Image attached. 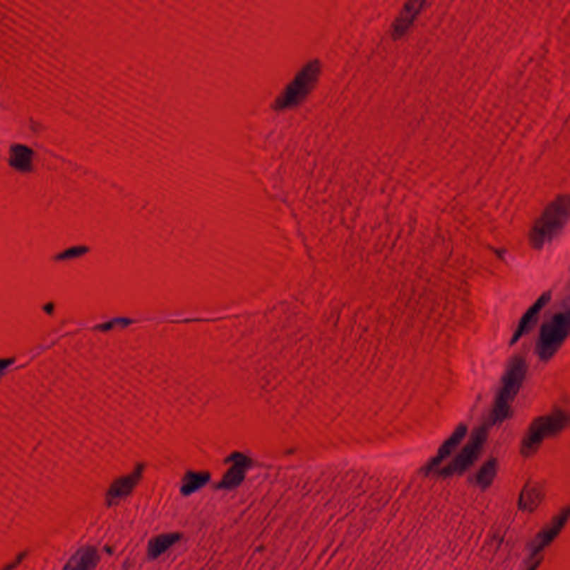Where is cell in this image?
I'll use <instances>...</instances> for the list:
<instances>
[{
	"label": "cell",
	"instance_id": "cell-11",
	"mask_svg": "<svg viewBox=\"0 0 570 570\" xmlns=\"http://www.w3.org/2000/svg\"><path fill=\"white\" fill-rule=\"evenodd\" d=\"M550 297H552V293L546 292V293L540 295L537 299L536 302L533 303L528 310L526 311L523 318L518 323L516 331L513 332L511 340H510V345H516L518 341H521L525 336H527L533 330V326H536L537 322H538L539 316L542 314V310L546 308V305L550 302Z\"/></svg>",
	"mask_w": 570,
	"mask_h": 570
},
{
	"label": "cell",
	"instance_id": "cell-15",
	"mask_svg": "<svg viewBox=\"0 0 570 570\" xmlns=\"http://www.w3.org/2000/svg\"><path fill=\"white\" fill-rule=\"evenodd\" d=\"M9 164L20 173H29L34 170V150L26 145H13L9 152Z\"/></svg>",
	"mask_w": 570,
	"mask_h": 570
},
{
	"label": "cell",
	"instance_id": "cell-9",
	"mask_svg": "<svg viewBox=\"0 0 570 570\" xmlns=\"http://www.w3.org/2000/svg\"><path fill=\"white\" fill-rule=\"evenodd\" d=\"M226 463H231L232 465L220 481L218 488L222 490H232L244 481L247 469L252 465V460L243 453L234 452L233 455L226 459Z\"/></svg>",
	"mask_w": 570,
	"mask_h": 570
},
{
	"label": "cell",
	"instance_id": "cell-2",
	"mask_svg": "<svg viewBox=\"0 0 570 570\" xmlns=\"http://www.w3.org/2000/svg\"><path fill=\"white\" fill-rule=\"evenodd\" d=\"M569 218V197L558 196L545 208L540 218L529 232V243L533 249L540 250L562 233Z\"/></svg>",
	"mask_w": 570,
	"mask_h": 570
},
{
	"label": "cell",
	"instance_id": "cell-12",
	"mask_svg": "<svg viewBox=\"0 0 570 570\" xmlns=\"http://www.w3.org/2000/svg\"><path fill=\"white\" fill-rule=\"evenodd\" d=\"M427 5H428L427 1H422V0H412V1L405 3L400 11L399 16L396 18L392 25V36L394 38L402 37L410 29L417 17L420 15L424 6Z\"/></svg>",
	"mask_w": 570,
	"mask_h": 570
},
{
	"label": "cell",
	"instance_id": "cell-17",
	"mask_svg": "<svg viewBox=\"0 0 570 570\" xmlns=\"http://www.w3.org/2000/svg\"><path fill=\"white\" fill-rule=\"evenodd\" d=\"M210 475L206 471H189L183 478L181 492L184 496L194 494L210 481Z\"/></svg>",
	"mask_w": 570,
	"mask_h": 570
},
{
	"label": "cell",
	"instance_id": "cell-8",
	"mask_svg": "<svg viewBox=\"0 0 570 570\" xmlns=\"http://www.w3.org/2000/svg\"><path fill=\"white\" fill-rule=\"evenodd\" d=\"M144 468V465H137L133 473L126 476L119 477L112 482L106 492V502L108 506L115 505L134 492V489L142 479Z\"/></svg>",
	"mask_w": 570,
	"mask_h": 570
},
{
	"label": "cell",
	"instance_id": "cell-19",
	"mask_svg": "<svg viewBox=\"0 0 570 570\" xmlns=\"http://www.w3.org/2000/svg\"><path fill=\"white\" fill-rule=\"evenodd\" d=\"M88 252H90V247L86 245H75V247H67L66 250L57 253L54 260L58 261V262L76 260V259L83 258Z\"/></svg>",
	"mask_w": 570,
	"mask_h": 570
},
{
	"label": "cell",
	"instance_id": "cell-20",
	"mask_svg": "<svg viewBox=\"0 0 570 570\" xmlns=\"http://www.w3.org/2000/svg\"><path fill=\"white\" fill-rule=\"evenodd\" d=\"M131 322V321L127 320V319H117V320L108 321V322L98 324L96 328L103 332L111 331L113 328H119V326H127Z\"/></svg>",
	"mask_w": 570,
	"mask_h": 570
},
{
	"label": "cell",
	"instance_id": "cell-10",
	"mask_svg": "<svg viewBox=\"0 0 570 570\" xmlns=\"http://www.w3.org/2000/svg\"><path fill=\"white\" fill-rule=\"evenodd\" d=\"M468 428L465 423H460L459 426L450 434L449 438L444 440V444L440 446L438 453L427 463L426 467H424L426 473H436L439 469L440 465L455 453L456 450L459 448L461 442L465 440Z\"/></svg>",
	"mask_w": 570,
	"mask_h": 570
},
{
	"label": "cell",
	"instance_id": "cell-18",
	"mask_svg": "<svg viewBox=\"0 0 570 570\" xmlns=\"http://www.w3.org/2000/svg\"><path fill=\"white\" fill-rule=\"evenodd\" d=\"M498 473V461L496 458L487 460L484 465H481L476 475V484L479 488L486 490L492 486Z\"/></svg>",
	"mask_w": 570,
	"mask_h": 570
},
{
	"label": "cell",
	"instance_id": "cell-7",
	"mask_svg": "<svg viewBox=\"0 0 570 570\" xmlns=\"http://www.w3.org/2000/svg\"><path fill=\"white\" fill-rule=\"evenodd\" d=\"M568 517H569V508L565 507L557 516H554L550 523H547L544 528L539 531L536 538L531 544V562L537 560L539 554H542L547 547L552 544L554 539L557 538L562 529L565 528Z\"/></svg>",
	"mask_w": 570,
	"mask_h": 570
},
{
	"label": "cell",
	"instance_id": "cell-22",
	"mask_svg": "<svg viewBox=\"0 0 570 570\" xmlns=\"http://www.w3.org/2000/svg\"><path fill=\"white\" fill-rule=\"evenodd\" d=\"M16 359L15 357H0V374H3L6 370L13 367Z\"/></svg>",
	"mask_w": 570,
	"mask_h": 570
},
{
	"label": "cell",
	"instance_id": "cell-1",
	"mask_svg": "<svg viewBox=\"0 0 570 570\" xmlns=\"http://www.w3.org/2000/svg\"><path fill=\"white\" fill-rule=\"evenodd\" d=\"M527 374V362L525 357L516 355L508 363L505 374L500 382L499 390L494 399L490 422L498 426L505 422L513 410V402L521 391Z\"/></svg>",
	"mask_w": 570,
	"mask_h": 570
},
{
	"label": "cell",
	"instance_id": "cell-16",
	"mask_svg": "<svg viewBox=\"0 0 570 570\" xmlns=\"http://www.w3.org/2000/svg\"><path fill=\"white\" fill-rule=\"evenodd\" d=\"M182 539L179 533H162L154 537L148 544V554L150 559H158L162 554L169 552Z\"/></svg>",
	"mask_w": 570,
	"mask_h": 570
},
{
	"label": "cell",
	"instance_id": "cell-6",
	"mask_svg": "<svg viewBox=\"0 0 570 570\" xmlns=\"http://www.w3.org/2000/svg\"><path fill=\"white\" fill-rule=\"evenodd\" d=\"M487 439H488V426L484 424L473 432L470 440L467 442L463 449L460 450L459 453L448 465H444L441 469H438L436 473L444 478L463 475L469 468L476 463L477 460L484 451Z\"/></svg>",
	"mask_w": 570,
	"mask_h": 570
},
{
	"label": "cell",
	"instance_id": "cell-13",
	"mask_svg": "<svg viewBox=\"0 0 570 570\" xmlns=\"http://www.w3.org/2000/svg\"><path fill=\"white\" fill-rule=\"evenodd\" d=\"M100 562V552L94 546L82 547L79 548L74 556L66 564L63 570H94Z\"/></svg>",
	"mask_w": 570,
	"mask_h": 570
},
{
	"label": "cell",
	"instance_id": "cell-21",
	"mask_svg": "<svg viewBox=\"0 0 570 570\" xmlns=\"http://www.w3.org/2000/svg\"><path fill=\"white\" fill-rule=\"evenodd\" d=\"M27 556H28V552H19L16 557L13 558L11 562H9L8 564H7V565L3 568V570L16 569V568L20 565L21 562H24L25 558H26Z\"/></svg>",
	"mask_w": 570,
	"mask_h": 570
},
{
	"label": "cell",
	"instance_id": "cell-4",
	"mask_svg": "<svg viewBox=\"0 0 570 570\" xmlns=\"http://www.w3.org/2000/svg\"><path fill=\"white\" fill-rule=\"evenodd\" d=\"M320 74V61L314 59L305 64L293 81L279 95V97L276 98L274 109L285 111L302 104L316 87Z\"/></svg>",
	"mask_w": 570,
	"mask_h": 570
},
{
	"label": "cell",
	"instance_id": "cell-14",
	"mask_svg": "<svg viewBox=\"0 0 570 570\" xmlns=\"http://www.w3.org/2000/svg\"><path fill=\"white\" fill-rule=\"evenodd\" d=\"M545 498L544 486L536 481H530L523 487L518 506L523 511L531 513L542 505Z\"/></svg>",
	"mask_w": 570,
	"mask_h": 570
},
{
	"label": "cell",
	"instance_id": "cell-5",
	"mask_svg": "<svg viewBox=\"0 0 570 570\" xmlns=\"http://www.w3.org/2000/svg\"><path fill=\"white\" fill-rule=\"evenodd\" d=\"M569 334V313L559 311L546 320L539 332L536 352L542 361H548L554 357L565 343Z\"/></svg>",
	"mask_w": 570,
	"mask_h": 570
},
{
	"label": "cell",
	"instance_id": "cell-3",
	"mask_svg": "<svg viewBox=\"0 0 570 570\" xmlns=\"http://www.w3.org/2000/svg\"><path fill=\"white\" fill-rule=\"evenodd\" d=\"M568 421L567 412L562 409H556L548 415L535 419L521 440V456L523 458L533 457L547 438L557 436L567 428Z\"/></svg>",
	"mask_w": 570,
	"mask_h": 570
},
{
	"label": "cell",
	"instance_id": "cell-23",
	"mask_svg": "<svg viewBox=\"0 0 570 570\" xmlns=\"http://www.w3.org/2000/svg\"><path fill=\"white\" fill-rule=\"evenodd\" d=\"M42 310H44V312H45L47 316H54L56 313V303L53 302V301H49V302L46 303V304L42 307Z\"/></svg>",
	"mask_w": 570,
	"mask_h": 570
}]
</instances>
